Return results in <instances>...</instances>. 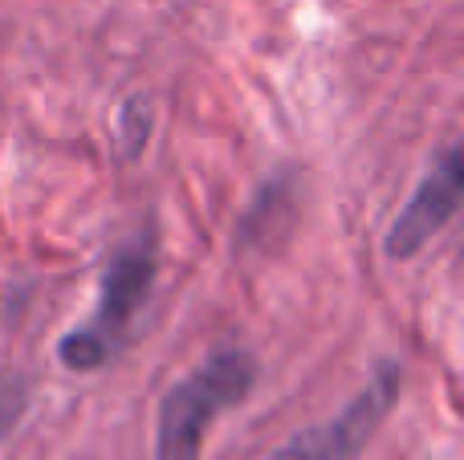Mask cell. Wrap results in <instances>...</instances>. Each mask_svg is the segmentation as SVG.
<instances>
[{"instance_id":"6da1fadb","label":"cell","mask_w":464,"mask_h":460,"mask_svg":"<svg viewBox=\"0 0 464 460\" xmlns=\"http://www.w3.org/2000/svg\"><path fill=\"white\" fill-rule=\"evenodd\" d=\"M256 367L245 350H217L208 363L176 383L160 404V428H155V460H200L204 436L212 420L248 396Z\"/></svg>"},{"instance_id":"7a4b0ae2","label":"cell","mask_w":464,"mask_h":460,"mask_svg":"<svg viewBox=\"0 0 464 460\" xmlns=\"http://www.w3.org/2000/svg\"><path fill=\"white\" fill-rule=\"evenodd\" d=\"M151 282H155V241L143 233L111 257L90 318L78 331L65 334L62 347H57L62 363L70 371H98L119 350V342L130 334V322L143 310Z\"/></svg>"},{"instance_id":"3957f363","label":"cell","mask_w":464,"mask_h":460,"mask_svg":"<svg viewBox=\"0 0 464 460\" xmlns=\"http://www.w3.org/2000/svg\"><path fill=\"white\" fill-rule=\"evenodd\" d=\"M400 383H403L400 363H383L375 371V379H371L343 412L330 416L318 428L297 432V436L285 440L269 460H354L359 448L379 432V424L387 420V412L395 407Z\"/></svg>"},{"instance_id":"277c9868","label":"cell","mask_w":464,"mask_h":460,"mask_svg":"<svg viewBox=\"0 0 464 460\" xmlns=\"http://www.w3.org/2000/svg\"><path fill=\"white\" fill-rule=\"evenodd\" d=\"M460 176H464V163H460V147H444V155L432 163L420 187L408 196V204L400 208V216L392 220V233H387V257L395 261H408L457 216L460 208Z\"/></svg>"},{"instance_id":"5b68a950","label":"cell","mask_w":464,"mask_h":460,"mask_svg":"<svg viewBox=\"0 0 464 460\" xmlns=\"http://www.w3.org/2000/svg\"><path fill=\"white\" fill-rule=\"evenodd\" d=\"M24 407H29V388L21 379H0V440L16 428Z\"/></svg>"}]
</instances>
